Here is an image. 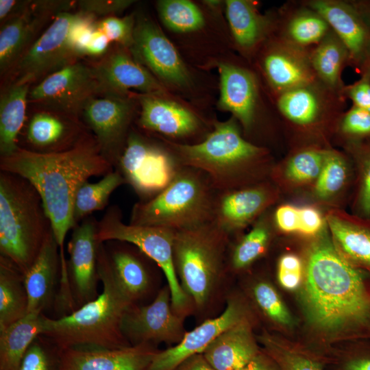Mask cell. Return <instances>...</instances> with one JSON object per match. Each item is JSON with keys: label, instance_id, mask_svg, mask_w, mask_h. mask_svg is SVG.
<instances>
[{"label": "cell", "instance_id": "cell-49", "mask_svg": "<svg viewBox=\"0 0 370 370\" xmlns=\"http://www.w3.org/2000/svg\"><path fill=\"white\" fill-rule=\"evenodd\" d=\"M134 2V1L131 0H81L77 1L76 6L79 12L97 18L98 16L105 18L116 16Z\"/></svg>", "mask_w": 370, "mask_h": 370}, {"label": "cell", "instance_id": "cell-33", "mask_svg": "<svg viewBox=\"0 0 370 370\" xmlns=\"http://www.w3.org/2000/svg\"><path fill=\"white\" fill-rule=\"evenodd\" d=\"M30 86L8 84L0 97V158L10 156L19 147L24 127Z\"/></svg>", "mask_w": 370, "mask_h": 370}, {"label": "cell", "instance_id": "cell-32", "mask_svg": "<svg viewBox=\"0 0 370 370\" xmlns=\"http://www.w3.org/2000/svg\"><path fill=\"white\" fill-rule=\"evenodd\" d=\"M117 241L104 243L116 280L127 297L134 302L149 291L151 278L148 267L138 249L135 251Z\"/></svg>", "mask_w": 370, "mask_h": 370}, {"label": "cell", "instance_id": "cell-46", "mask_svg": "<svg viewBox=\"0 0 370 370\" xmlns=\"http://www.w3.org/2000/svg\"><path fill=\"white\" fill-rule=\"evenodd\" d=\"M135 22L136 14L123 17L112 16L97 20L95 27L103 32L111 42L130 49L133 44Z\"/></svg>", "mask_w": 370, "mask_h": 370}, {"label": "cell", "instance_id": "cell-11", "mask_svg": "<svg viewBox=\"0 0 370 370\" xmlns=\"http://www.w3.org/2000/svg\"><path fill=\"white\" fill-rule=\"evenodd\" d=\"M130 51L167 90L186 92L194 85L191 73L173 44L145 14H136Z\"/></svg>", "mask_w": 370, "mask_h": 370}, {"label": "cell", "instance_id": "cell-47", "mask_svg": "<svg viewBox=\"0 0 370 370\" xmlns=\"http://www.w3.org/2000/svg\"><path fill=\"white\" fill-rule=\"evenodd\" d=\"M266 347L280 370H322L321 364L312 357L266 340Z\"/></svg>", "mask_w": 370, "mask_h": 370}, {"label": "cell", "instance_id": "cell-54", "mask_svg": "<svg viewBox=\"0 0 370 370\" xmlns=\"http://www.w3.org/2000/svg\"><path fill=\"white\" fill-rule=\"evenodd\" d=\"M29 0H0V23L5 22L21 15L29 6Z\"/></svg>", "mask_w": 370, "mask_h": 370}, {"label": "cell", "instance_id": "cell-16", "mask_svg": "<svg viewBox=\"0 0 370 370\" xmlns=\"http://www.w3.org/2000/svg\"><path fill=\"white\" fill-rule=\"evenodd\" d=\"M97 227L98 221L93 216L85 218L73 227L67 244L68 284L75 310L99 295Z\"/></svg>", "mask_w": 370, "mask_h": 370}, {"label": "cell", "instance_id": "cell-30", "mask_svg": "<svg viewBox=\"0 0 370 370\" xmlns=\"http://www.w3.org/2000/svg\"><path fill=\"white\" fill-rule=\"evenodd\" d=\"M285 5L276 14L274 35L299 48L310 49L332 30L325 19L307 5Z\"/></svg>", "mask_w": 370, "mask_h": 370}, {"label": "cell", "instance_id": "cell-29", "mask_svg": "<svg viewBox=\"0 0 370 370\" xmlns=\"http://www.w3.org/2000/svg\"><path fill=\"white\" fill-rule=\"evenodd\" d=\"M325 219L338 251L352 264L370 273V219L332 209Z\"/></svg>", "mask_w": 370, "mask_h": 370}, {"label": "cell", "instance_id": "cell-10", "mask_svg": "<svg viewBox=\"0 0 370 370\" xmlns=\"http://www.w3.org/2000/svg\"><path fill=\"white\" fill-rule=\"evenodd\" d=\"M79 12L57 14L6 77L8 84L31 85L66 65L79 60L70 45L69 34Z\"/></svg>", "mask_w": 370, "mask_h": 370}, {"label": "cell", "instance_id": "cell-3", "mask_svg": "<svg viewBox=\"0 0 370 370\" xmlns=\"http://www.w3.org/2000/svg\"><path fill=\"white\" fill-rule=\"evenodd\" d=\"M160 139L180 165L204 172L217 192L264 181L268 171V150L246 140L233 116L214 122L212 130L197 143Z\"/></svg>", "mask_w": 370, "mask_h": 370}, {"label": "cell", "instance_id": "cell-60", "mask_svg": "<svg viewBox=\"0 0 370 370\" xmlns=\"http://www.w3.org/2000/svg\"><path fill=\"white\" fill-rule=\"evenodd\" d=\"M366 66H368V67L369 68V69H370V55H369V58H368V60H367V63H366L365 67H366ZM365 67H364V68H365Z\"/></svg>", "mask_w": 370, "mask_h": 370}, {"label": "cell", "instance_id": "cell-50", "mask_svg": "<svg viewBox=\"0 0 370 370\" xmlns=\"http://www.w3.org/2000/svg\"><path fill=\"white\" fill-rule=\"evenodd\" d=\"M360 79L352 84L345 85L341 94L352 101L353 106L370 112V69L362 71Z\"/></svg>", "mask_w": 370, "mask_h": 370}, {"label": "cell", "instance_id": "cell-22", "mask_svg": "<svg viewBox=\"0 0 370 370\" xmlns=\"http://www.w3.org/2000/svg\"><path fill=\"white\" fill-rule=\"evenodd\" d=\"M220 97L217 107L232 113L243 129L250 132L260 108V86L256 75L250 69L227 62L218 64Z\"/></svg>", "mask_w": 370, "mask_h": 370}, {"label": "cell", "instance_id": "cell-26", "mask_svg": "<svg viewBox=\"0 0 370 370\" xmlns=\"http://www.w3.org/2000/svg\"><path fill=\"white\" fill-rule=\"evenodd\" d=\"M87 132L78 119L38 109L27 124V145L21 148L41 153L60 152L74 146Z\"/></svg>", "mask_w": 370, "mask_h": 370}, {"label": "cell", "instance_id": "cell-40", "mask_svg": "<svg viewBox=\"0 0 370 370\" xmlns=\"http://www.w3.org/2000/svg\"><path fill=\"white\" fill-rule=\"evenodd\" d=\"M347 148L355 171L353 214L370 219V139Z\"/></svg>", "mask_w": 370, "mask_h": 370}, {"label": "cell", "instance_id": "cell-14", "mask_svg": "<svg viewBox=\"0 0 370 370\" xmlns=\"http://www.w3.org/2000/svg\"><path fill=\"white\" fill-rule=\"evenodd\" d=\"M136 103L133 92L129 95H99L88 101L82 113L84 125L114 169L131 131Z\"/></svg>", "mask_w": 370, "mask_h": 370}, {"label": "cell", "instance_id": "cell-38", "mask_svg": "<svg viewBox=\"0 0 370 370\" xmlns=\"http://www.w3.org/2000/svg\"><path fill=\"white\" fill-rule=\"evenodd\" d=\"M126 184L125 181L116 169L103 176L97 182L84 183L76 193L73 208L74 226L92 212L103 209L108 203L112 193L119 186Z\"/></svg>", "mask_w": 370, "mask_h": 370}, {"label": "cell", "instance_id": "cell-59", "mask_svg": "<svg viewBox=\"0 0 370 370\" xmlns=\"http://www.w3.org/2000/svg\"><path fill=\"white\" fill-rule=\"evenodd\" d=\"M352 2L370 26V1Z\"/></svg>", "mask_w": 370, "mask_h": 370}, {"label": "cell", "instance_id": "cell-48", "mask_svg": "<svg viewBox=\"0 0 370 370\" xmlns=\"http://www.w3.org/2000/svg\"><path fill=\"white\" fill-rule=\"evenodd\" d=\"M96 19L91 15L79 12V17L71 27L69 42L72 50L78 59L86 56L87 46L96 29Z\"/></svg>", "mask_w": 370, "mask_h": 370}, {"label": "cell", "instance_id": "cell-57", "mask_svg": "<svg viewBox=\"0 0 370 370\" xmlns=\"http://www.w3.org/2000/svg\"><path fill=\"white\" fill-rule=\"evenodd\" d=\"M343 370H370V352L354 354L347 360Z\"/></svg>", "mask_w": 370, "mask_h": 370}, {"label": "cell", "instance_id": "cell-7", "mask_svg": "<svg viewBox=\"0 0 370 370\" xmlns=\"http://www.w3.org/2000/svg\"><path fill=\"white\" fill-rule=\"evenodd\" d=\"M230 237L212 223L175 231L173 258L184 291L204 306L224 271Z\"/></svg>", "mask_w": 370, "mask_h": 370}, {"label": "cell", "instance_id": "cell-28", "mask_svg": "<svg viewBox=\"0 0 370 370\" xmlns=\"http://www.w3.org/2000/svg\"><path fill=\"white\" fill-rule=\"evenodd\" d=\"M60 248L53 230L47 237L36 259L24 274L28 296V313L42 314L52 303L60 281Z\"/></svg>", "mask_w": 370, "mask_h": 370}, {"label": "cell", "instance_id": "cell-23", "mask_svg": "<svg viewBox=\"0 0 370 370\" xmlns=\"http://www.w3.org/2000/svg\"><path fill=\"white\" fill-rule=\"evenodd\" d=\"M245 321L241 305L230 299L218 317L205 321L190 332L176 345L157 352L147 370H174L189 357L201 354L221 333Z\"/></svg>", "mask_w": 370, "mask_h": 370}, {"label": "cell", "instance_id": "cell-39", "mask_svg": "<svg viewBox=\"0 0 370 370\" xmlns=\"http://www.w3.org/2000/svg\"><path fill=\"white\" fill-rule=\"evenodd\" d=\"M156 9L162 23L174 32L191 33L205 25L202 11L190 1L160 0Z\"/></svg>", "mask_w": 370, "mask_h": 370}, {"label": "cell", "instance_id": "cell-13", "mask_svg": "<svg viewBox=\"0 0 370 370\" xmlns=\"http://www.w3.org/2000/svg\"><path fill=\"white\" fill-rule=\"evenodd\" d=\"M96 96L99 88L90 64L77 60L30 88L28 101L38 109L79 119L86 103Z\"/></svg>", "mask_w": 370, "mask_h": 370}, {"label": "cell", "instance_id": "cell-34", "mask_svg": "<svg viewBox=\"0 0 370 370\" xmlns=\"http://www.w3.org/2000/svg\"><path fill=\"white\" fill-rule=\"evenodd\" d=\"M44 313H28L0 331V370H18L32 343L43 331Z\"/></svg>", "mask_w": 370, "mask_h": 370}, {"label": "cell", "instance_id": "cell-25", "mask_svg": "<svg viewBox=\"0 0 370 370\" xmlns=\"http://www.w3.org/2000/svg\"><path fill=\"white\" fill-rule=\"evenodd\" d=\"M56 14L43 0L32 1L21 15L1 25L0 73L6 77L29 47L38 37V32Z\"/></svg>", "mask_w": 370, "mask_h": 370}, {"label": "cell", "instance_id": "cell-53", "mask_svg": "<svg viewBox=\"0 0 370 370\" xmlns=\"http://www.w3.org/2000/svg\"><path fill=\"white\" fill-rule=\"evenodd\" d=\"M299 231L305 235H314L323 228L325 219L321 212L312 206H302L299 208Z\"/></svg>", "mask_w": 370, "mask_h": 370}, {"label": "cell", "instance_id": "cell-21", "mask_svg": "<svg viewBox=\"0 0 370 370\" xmlns=\"http://www.w3.org/2000/svg\"><path fill=\"white\" fill-rule=\"evenodd\" d=\"M320 14L347 47L349 65L362 72L370 55V26L352 1L304 0Z\"/></svg>", "mask_w": 370, "mask_h": 370}, {"label": "cell", "instance_id": "cell-6", "mask_svg": "<svg viewBox=\"0 0 370 370\" xmlns=\"http://www.w3.org/2000/svg\"><path fill=\"white\" fill-rule=\"evenodd\" d=\"M217 195V191L204 172L182 166L160 193L134 205L129 223L174 231L210 223L213 219Z\"/></svg>", "mask_w": 370, "mask_h": 370}, {"label": "cell", "instance_id": "cell-56", "mask_svg": "<svg viewBox=\"0 0 370 370\" xmlns=\"http://www.w3.org/2000/svg\"><path fill=\"white\" fill-rule=\"evenodd\" d=\"M174 370H216L202 354L193 355L186 359Z\"/></svg>", "mask_w": 370, "mask_h": 370}, {"label": "cell", "instance_id": "cell-4", "mask_svg": "<svg viewBox=\"0 0 370 370\" xmlns=\"http://www.w3.org/2000/svg\"><path fill=\"white\" fill-rule=\"evenodd\" d=\"M97 269L103 289L96 299L64 316L52 319L44 315L42 336L60 349L132 345L125 338L121 325L134 302L116 280L104 243L99 245Z\"/></svg>", "mask_w": 370, "mask_h": 370}, {"label": "cell", "instance_id": "cell-37", "mask_svg": "<svg viewBox=\"0 0 370 370\" xmlns=\"http://www.w3.org/2000/svg\"><path fill=\"white\" fill-rule=\"evenodd\" d=\"M355 182L353 161L343 153L325 149L320 174L314 184V194L321 201H328L344 191Z\"/></svg>", "mask_w": 370, "mask_h": 370}, {"label": "cell", "instance_id": "cell-41", "mask_svg": "<svg viewBox=\"0 0 370 370\" xmlns=\"http://www.w3.org/2000/svg\"><path fill=\"white\" fill-rule=\"evenodd\" d=\"M325 152V149L313 145L295 151L284 166L286 180L297 186L314 184L321 171Z\"/></svg>", "mask_w": 370, "mask_h": 370}, {"label": "cell", "instance_id": "cell-44", "mask_svg": "<svg viewBox=\"0 0 370 370\" xmlns=\"http://www.w3.org/2000/svg\"><path fill=\"white\" fill-rule=\"evenodd\" d=\"M336 129L347 146L370 139V112L352 105L341 115Z\"/></svg>", "mask_w": 370, "mask_h": 370}, {"label": "cell", "instance_id": "cell-31", "mask_svg": "<svg viewBox=\"0 0 370 370\" xmlns=\"http://www.w3.org/2000/svg\"><path fill=\"white\" fill-rule=\"evenodd\" d=\"M201 354L216 370H242L258 354V349L243 321L221 333Z\"/></svg>", "mask_w": 370, "mask_h": 370}, {"label": "cell", "instance_id": "cell-58", "mask_svg": "<svg viewBox=\"0 0 370 370\" xmlns=\"http://www.w3.org/2000/svg\"><path fill=\"white\" fill-rule=\"evenodd\" d=\"M242 370H273L269 365L258 354Z\"/></svg>", "mask_w": 370, "mask_h": 370}, {"label": "cell", "instance_id": "cell-43", "mask_svg": "<svg viewBox=\"0 0 370 370\" xmlns=\"http://www.w3.org/2000/svg\"><path fill=\"white\" fill-rule=\"evenodd\" d=\"M60 354L54 343L40 335L27 349L18 370H60Z\"/></svg>", "mask_w": 370, "mask_h": 370}, {"label": "cell", "instance_id": "cell-19", "mask_svg": "<svg viewBox=\"0 0 370 370\" xmlns=\"http://www.w3.org/2000/svg\"><path fill=\"white\" fill-rule=\"evenodd\" d=\"M133 94L140 106L138 124L145 131L177 143L205 132L206 127L202 119L172 97Z\"/></svg>", "mask_w": 370, "mask_h": 370}, {"label": "cell", "instance_id": "cell-52", "mask_svg": "<svg viewBox=\"0 0 370 370\" xmlns=\"http://www.w3.org/2000/svg\"><path fill=\"white\" fill-rule=\"evenodd\" d=\"M274 222L278 228L286 233L299 231V208L291 204L280 206L275 211Z\"/></svg>", "mask_w": 370, "mask_h": 370}, {"label": "cell", "instance_id": "cell-42", "mask_svg": "<svg viewBox=\"0 0 370 370\" xmlns=\"http://www.w3.org/2000/svg\"><path fill=\"white\" fill-rule=\"evenodd\" d=\"M270 236L269 222L262 214L233 248L230 258L232 267L235 270L245 269L262 256L268 247Z\"/></svg>", "mask_w": 370, "mask_h": 370}, {"label": "cell", "instance_id": "cell-9", "mask_svg": "<svg viewBox=\"0 0 370 370\" xmlns=\"http://www.w3.org/2000/svg\"><path fill=\"white\" fill-rule=\"evenodd\" d=\"M181 167L164 143H158L131 130L115 169L140 201H145L164 190Z\"/></svg>", "mask_w": 370, "mask_h": 370}, {"label": "cell", "instance_id": "cell-36", "mask_svg": "<svg viewBox=\"0 0 370 370\" xmlns=\"http://www.w3.org/2000/svg\"><path fill=\"white\" fill-rule=\"evenodd\" d=\"M27 314L24 274L11 260L0 256V331Z\"/></svg>", "mask_w": 370, "mask_h": 370}, {"label": "cell", "instance_id": "cell-5", "mask_svg": "<svg viewBox=\"0 0 370 370\" xmlns=\"http://www.w3.org/2000/svg\"><path fill=\"white\" fill-rule=\"evenodd\" d=\"M51 231L34 186L21 175L0 171V256L25 274Z\"/></svg>", "mask_w": 370, "mask_h": 370}, {"label": "cell", "instance_id": "cell-20", "mask_svg": "<svg viewBox=\"0 0 370 370\" xmlns=\"http://www.w3.org/2000/svg\"><path fill=\"white\" fill-rule=\"evenodd\" d=\"M277 197L275 187L265 180L217 192L212 223L230 237L256 221Z\"/></svg>", "mask_w": 370, "mask_h": 370}, {"label": "cell", "instance_id": "cell-17", "mask_svg": "<svg viewBox=\"0 0 370 370\" xmlns=\"http://www.w3.org/2000/svg\"><path fill=\"white\" fill-rule=\"evenodd\" d=\"M184 317L173 310L167 285L151 304L132 306L123 318L121 330L132 345L160 342L179 343L186 332Z\"/></svg>", "mask_w": 370, "mask_h": 370}, {"label": "cell", "instance_id": "cell-24", "mask_svg": "<svg viewBox=\"0 0 370 370\" xmlns=\"http://www.w3.org/2000/svg\"><path fill=\"white\" fill-rule=\"evenodd\" d=\"M60 350V370H147L157 352L148 343L117 349L69 347Z\"/></svg>", "mask_w": 370, "mask_h": 370}, {"label": "cell", "instance_id": "cell-8", "mask_svg": "<svg viewBox=\"0 0 370 370\" xmlns=\"http://www.w3.org/2000/svg\"><path fill=\"white\" fill-rule=\"evenodd\" d=\"M174 236L173 230L123 223L121 210L117 206L108 207L98 221L99 243L117 241L132 244L158 265L166 278L173 310L184 316L189 298L180 285L173 263Z\"/></svg>", "mask_w": 370, "mask_h": 370}, {"label": "cell", "instance_id": "cell-27", "mask_svg": "<svg viewBox=\"0 0 370 370\" xmlns=\"http://www.w3.org/2000/svg\"><path fill=\"white\" fill-rule=\"evenodd\" d=\"M225 14L234 42L245 56L256 55L275 30L276 14H262L256 3L248 0H227Z\"/></svg>", "mask_w": 370, "mask_h": 370}, {"label": "cell", "instance_id": "cell-2", "mask_svg": "<svg viewBox=\"0 0 370 370\" xmlns=\"http://www.w3.org/2000/svg\"><path fill=\"white\" fill-rule=\"evenodd\" d=\"M304 296L308 316L319 328L370 327V284L365 271L345 258L325 232L308 251Z\"/></svg>", "mask_w": 370, "mask_h": 370}, {"label": "cell", "instance_id": "cell-55", "mask_svg": "<svg viewBox=\"0 0 370 370\" xmlns=\"http://www.w3.org/2000/svg\"><path fill=\"white\" fill-rule=\"evenodd\" d=\"M96 28V27H95ZM111 41L101 31L95 29L86 50V56L101 58L110 48Z\"/></svg>", "mask_w": 370, "mask_h": 370}, {"label": "cell", "instance_id": "cell-51", "mask_svg": "<svg viewBox=\"0 0 370 370\" xmlns=\"http://www.w3.org/2000/svg\"><path fill=\"white\" fill-rule=\"evenodd\" d=\"M301 269L299 257L291 254L282 256L279 260L278 271L280 284L289 290L297 288L301 279Z\"/></svg>", "mask_w": 370, "mask_h": 370}, {"label": "cell", "instance_id": "cell-35", "mask_svg": "<svg viewBox=\"0 0 370 370\" xmlns=\"http://www.w3.org/2000/svg\"><path fill=\"white\" fill-rule=\"evenodd\" d=\"M310 59L319 81L326 87L341 92L345 86L341 75L344 68L349 65V54L332 29L310 49Z\"/></svg>", "mask_w": 370, "mask_h": 370}, {"label": "cell", "instance_id": "cell-12", "mask_svg": "<svg viewBox=\"0 0 370 370\" xmlns=\"http://www.w3.org/2000/svg\"><path fill=\"white\" fill-rule=\"evenodd\" d=\"M283 119L301 132L319 134L334 127L343 114L345 98L318 82L274 97Z\"/></svg>", "mask_w": 370, "mask_h": 370}, {"label": "cell", "instance_id": "cell-15", "mask_svg": "<svg viewBox=\"0 0 370 370\" xmlns=\"http://www.w3.org/2000/svg\"><path fill=\"white\" fill-rule=\"evenodd\" d=\"M97 82L99 95L138 93L171 97L169 92L127 49L118 44L90 65Z\"/></svg>", "mask_w": 370, "mask_h": 370}, {"label": "cell", "instance_id": "cell-1", "mask_svg": "<svg viewBox=\"0 0 370 370\" xmlns=\"http://www.w3.org/2000/svg\"><path fill=\"white\" fill-rule=\"evenodd\" d=\"M114 170L88 131L63 151L41 153L19 147L10 156L0 158V171L21 175L38 192L62 256L66 235L74 227L77 191L90 177L104 176Z\"/></svg>", "mask_w": 370, "mask_h": 370}, {"label": "cell", "instance_id": "cell-45", "mask_svg": "<svg viewBox=\"0 0 370 370\" xmlns=\"http://www.w3.org/2000/svg\"><path fill=\"white\" fill-rule=\"evenodd\" d=\"M253 295L258 306L271 319L284 325L292 323L291 314L271 284L265 282L256 284Z\"/></svg>", "mask_w": 370, "mask_h": 370}, {"label": "cell", "instance_id": "cell-18", "mask_svg": "<svg viewBox=\"0 0 370 370\" xmlns=\"http://www.w3.org/2000/svg\"><path fill=\"white\" fill-rule=\"evenodd\" d=\"M310 50L274 34L261 47L257 53L258 66L273 97L319 82L312 66Z\"/></svg>", "mask_w": 370, "mask_h": 370}]
</instances>
